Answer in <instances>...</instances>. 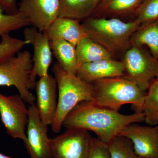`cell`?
<instances>
[{"label":"cell","mask_w":158,"mask_h":158,"mask_svg":"<svg viewBox=\"0 0 158 158\" xmlns=\"http://www.w3.org/2000/svg\"><path fill=\"white\" fill-rule=\"evenodd\" d=\"M144 121L143 112L131 115L98 106L92 102L80 103L66 116L62 127L91 131L98 138L108 144L128 125Z\"/></svg>","instance_id":"cell-1"},{"label":"cell","mask_w":158,"mask_h":158,"mask_svg":"<svg viewBox=\"0 0 158 158\" xmlns=\"http://www.w3.org/2000/svg\"><path fill=\"white\" fill-rule=\"evenodd\" d=\"M87 37L115 54L125 52L131 37L140 25L135 20L126 22L116 18L90 17L82 23Z\"/></svg>","instance_id":"cell-2"},{"label":"cell","mask_w":158,"mask_h":158,"mask_svg":"<svg viewBox=\"0 0 158 158\" xmlns=\"http://www.w3.org/2000/svg\"><path fill=\"white\" fill-rule=\"evenodd\" d=\"M58 86V105L53 122L51 125L53 132L59 133L66 116L75 107L83 102H93L94 88L77 75L66 72L57 62L52 68Z\"/></svg>","instance_id":"cell-3"},{"label":"cell","mask_w":158,"mask_h":158,"mask_svg":"<svg viewBox=\"0 0 158 158\" xmlns=\"http://www.w3.org/2000/svg\"><path fill=\"white\" fill-rule=\"evenodd\" d=\"M94 88V103L118 111L122 106L131 104L136 112H143L146 92L135 82L123 77L98 80L92 83Z\"/></svg>","instance_id":"cell-4"},{"label":"cell","mask_w":158,"mask_h":158,"mask_svg":"<svg viewBox=\"0 0 158 158\" xmlns=\"http://www.w3.org/2000/svg\"><path fill=\"white\" fill-rule=\"evenodd\" d=\"M33 66L32 55L27 50L0 63V86H14L29 105L34 104L36 100L30 91L35 89L37 83L31 78Z\"/></svg>","instance_id":"cell-5"},{"label":"cell","mask_w":158,"mask_h":158,"mask_svg":"<svg viewBox=\"0 0 158 158\" xmlns=\"http://www.w3.org/2000/svg\"><path fill=\"white\" fill-rule=\"evenodd\" d=\"M123 77L135 83L144 92L156 80L158 61L143 47L131 45L122 60Z\"/></svg>","instance_id":"cell-6"},{"label":"cell","mask_w":158,"mask_h":158,"mask_svg":"<svg viewBox=\"0 0 158 158\" xmlns=\"http://www.w3.org/2000/svg\"><path fill=\"white\" fill-rule=\"evenodd\" d=\"M19 94L6 96L0 91V117L6 132L14 139L24 141L28 121V108Z\"/></svg>","instance_id":"cell-7"},{"label":"cell","mask_w":158,"mask_h":158,"mask_svg":"<svg viewBox=\"0 0 158 158\" xmlns=\"http://www.w3.org/2000/svg\"><path fill=\"white\" fill-rule=\"evenodd\" d=\"M93 138L86 130L66 129L51 139L52 158H87Z\"/></svg>","instance_id":"cell-8"},{"label":"cell","mask_w":158,"mask_h":158,"mask_svg":"<svg viewBox=\"0 0 158 158\" xmlns=\"http://www.w3.org/2000/svg\"><path fill=\"white\" fill-rule=\"evenodd\" d=\"M28 110L27 139L23 142L30 158H52L48 126L40 120L35 104L29 105Z\"/></svg>","instance_id":"cell-9"},{"label":"cell","mask_w":158,"mask_h":158,"mask_svg":"<svg viewBox=\"0 0 158 158\" xmlns=\"http://www.w3.org/2000/svg\"><path fill=\"white\" fill-rule=\"evenodd\" d=\"M59 0H21L18 7L30 26L42 32L59 17Z\"/></svg>","instance_id":"cell-10"},{"label":"cell","mask_w":158,"mask_h":158,"mask_svg":"<svg viewBox=\"0 0 158 158\" xmlns=\"http://www.w3.org/2000/svg\"><path fill=\"white\" fill-rule=\"evenodd\" d=\"M118 135L125 136L131 141L138 157H158L157 126H144L137 123H133L122 130Z\"/></svg>","instance_id":"cell-11"},{"label":"cell","mask_w":158,"mask_h":158,"mask_svg":"<svg viewBox=\"0 0 158 158\" xmlns=\"http://www.w3.org/2000/svg\"><path fill=\"white\" fill-rule=\"evenodd\" d=\"M23 36L24 39L30 40V44L33 46L34 54L31 78L34 81L37 82V77L40 78L49 74V68L52 61L50 40L45 32H40L33 27L25 28Z\"/></svg>","instance_id":"cell-12"},{"label":"cell","mask_w":158,"mask_h":158,"mask_svg":"<svg viewBox=\"0 0 158 158\" xmlns=\"http://www.w3.org/2000/svg\"><path fill=\"white\" fill-rule=\"evenodd\" d=\"M37 107L40 120L46 125L53 122L58 105V86L55 77L48 74L39 78L35 88Z\"/></svg>","instance_id":"cell-13"},{"label":"cell","mask_w":158,"mask_h":158,"mask_svg":"<svg viewBox=\"0 0 158 158\" xmlns=\"http://www.w3.org/2000/svg\"><path fill=\"white\" fill-rule=\"evenodd\" d=\"M124 72L121 61L107 59L82 64L78 68L77 75L85 82L92 84L102 79L123 77Z\"/></svg>","instance_id":"cell-14"},{"label":"cell","mask_w":158,"mask_h":158,"mask_svg":"<svg viewBox=\"0 0 158 158\" xmlns=\"http://www.w3.org/2000/svg\"><path fill=\"white\" fill-rule=\"evenodd\" d=\"M44 32L50 41L62 40L75 47L82 39L87 37L81 22L67 18H57Z\"/></svg>","instance_id":"cell-15"},{"label":"cell","mask_w":158,"mask_h":158,"mask_svg":"<svg viewBox=\"0 0 158 158\" xmlns=\"http://www.w3.org/2000/svg\"><path fill=\"white\" fill-rule=\"evenodd\" d=\"M101 0H59V17L84 21L93 15Z\"/></svg>","instance_id":"cell-16"},{"label":"cell","mask_w":158,"mask_h":158,"mask_svg":"<svg viewBox=\"0 0 158 158\" xmlns=\"http://www.w3.org/2000/svg\"><path fill=\"white\" fill-rule=\"evenodd\" d=\"M143 0H101L91 17L116 18L134 14Z\"/></svg>","instance_id":"cell-17"},{"label":"cell","mask_w":158,"mask_h":158,"mask_svg":"<svg viewBox=\"0 0 158 158\" xmlns=\"http://www.w3.org/2000/svg\"><path fill=\"white\" fill-rule=\"evenodd\" d=\"M52 55L57 62L65 72L77 75L78 68L76 47L62 40L50 41Z\"/></svg>","instance_id":"cell-18"},{"label":"cell","mask_w":158,"mask_h":158,"mask_svg":"<svg viewBox=\"0 0 158 158\" xmlns=\"http://www.w3.org/2000/svg\"><path fill=\"white\" fill-rule=\"evenodd\" d=\"M76 50L78 67L85 63L113 59L111 53L88 37L82 39L77 44Z\"/></svg>","instance_id":"cell-19"},{"label":"cell","mask_w":158,"mask_h":158,"mask_svg":"<svg viewBox=\"0 0 158 158\" xmlns=\"http://www.w3.org/2000/svg\"><path fill=\"white\" fill-rule=\"evenodd\" d=\"M131 45L146 46L158 61V20L140 26L131 37Z\"/></svg>","instance_id":"cell-20"},{"label":"cell","mask_w":158,"mask_h":158,"mask_svg":"<svg viewBox=\"0 0 158 158\" xmlns=\"http://www.w3.org/2000/svg\"><path fill=\"white\" fill-rule=\"evenodd\" d=\"M144 122L150 126L158 124V81L155 80L150 86L143 107Z\"/></svg>","instance_id":"cell-21"},{"label":"cell","mask_w":158,"mask_h":158,"mask_svg":"<svg viewBox=\"0 0 158 158\" xmlns=\"http://www.w3.org/2000/svg\"><path fill=\"white\" fill-rule=\"evenodd\" d=\"M30 26L28 20L21 12L7 14L0 8V36Z\"/></svg>","instance_id":"cell-22"},{"label":"cell","mask_w":158,"mask_h":158,"mask_svg":"<svg viewBox=\"0 0 158 158\" xmlns=\"http://www.w3.org/2000/svg\"><path fill=\"white\" fill-rule=\"evenodd\" d=\"M108 145L111 158H138L131 141L125 136L118 135Z\"/></svg>","instance_id":"cell-23"},{"label":"cell","mask_w":158,"mask_h":158,"mask_svg":"<svg viewBox=\"0 0 158 158\" xmlns=\"http://www.w3.org/2000/svg\"><path fill=\"white\" fill-rule=\"evenodd\" d=\"M0 41V63L14 56L25 46L30 44V40L11 37L9 34L1 36Z\"/></svg>","instance_id":"cell-24"},{"label":"cell","mask_w":158,"mask_h":158,"mask_svg":"<svg viewBox=\"0 0 158 158\" xmlns=\"http://www.w3.org/2000/svg\"><path fill=\"white\" fill-rule=\"evenodd\" d=\"M140 26L158 20V0H143L135 13Z\"/></svg>","instance_id":"cell-25"},{"label":"cell","mask_w":158,"mask_h":158,"mask_svg":"<svg viewBox=\"0 0 158 158\" xmlns=\"http://www.w3.org/2000/svg\"><path fill=\"white\" fill-rule=\"evenodd\" d=\"M87 158H111L108 144L93 138Z\"/></svg>","instance_id":"cell-26"},{"label":"cell","mask_w":158,"mask_h":158,"mask_svg":"<svg viewBox=\"0 0 158 158\" xmlns=\"http://www.w3.org/2000/svg\"><path fill=\"white\" fill-rule=\"evenodd\" d=\"M0 8L7 14H15L19 12L16 0H0Z\"/></svg>","instance_id":"cell-27"},{"label":"cell","mask_w":158,"mask_h":158,"mask_svg":"<svg viewBox=\"0 0 158 158\" xmlns=\"http://www.w3.org/2000/svg\"><path fill=\"white\" fill-rule=\"evenodd\" d=\"M0 158H13L10 157L8 156L5 155L3 154L0 153Z\"/></svg>","instance_id":"cell-28"},{"label":"cell","mask_w":158,"mask_h":158,"mask_svg":"<svg viewBox=\"0 0 158 158\" xmlns=\"http://www.w3.org/2000/svg\"><path fill=\"white\" fill-rule=\"evenodd\" d=\"M156 80H158V67L157 70L156 74Z\"/></svg>","instance_id":"cell-29"},{"label":"cell","mask_w":158,"mask_h":158,"mask_svg":"<svg viewBox=\"0 0 158 158\" xmlns=\"http://www.w3.org/2000/svg\"><path fill=\"white\" fill-rule=\"evenodd\" d=\"M138 158H139V157H138ZM158 158V157H157V158Z\"/></svg>","instance_id":"cell-30"},{"label":"cell","mask_w":158,"mask_h":158,"mask_svg":"<svg viewBox=\"0 0 158 158\" xmlns=\"http://www.w3.org/2000/svg\"><path fill=\"white\" fill-rule=\"evenodd\" d=\"M157 126L158 128V125H157Z\"/></svg>","instance_id":"cell-31"}]
</instances>
